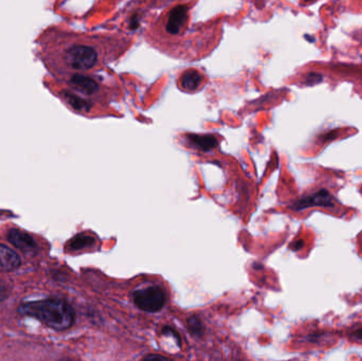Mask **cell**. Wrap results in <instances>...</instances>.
<instances>
[{
  "mask_svg": "<svg viewBox=\"0 0 362 361\" xmlns=\"http://www.w3.org/2000/svg\"><path fill=\"white\" fill-rule=\"evenodd\" d=\"M144 360H165L167 358L163 357V356H158V355H150L146 356Z\"/></svg>",
  "mask_w": 362,
  "mask_h": 361,
  "instance_id": "cell-17",
  "label": "cell"
},
{
  "mask_svg": "<svg viewBox=\"0 0 362 361\" xmlns=\"http://www.w3.org/2000/svg\"><path fill=\"white\" fill-rule=\"evenodd\" d=\"M322 81V76L318 73H310L306 78V82L308 85L318 84L319 82Z\"/></svg>",
  "mask_w": 362,
  "mask_h": 361,
  "instance_id": "cell-13",
  "label": "cell"
},
{
  "mask_svg": "<svg viewBox=\"0 0 362 361\" xmlns=\"http://www.w3.org/2000/svg\"><path fill=\"white\" fill-rule=\"evenodd\" d=\"M335 199L333 195L327 190H321L296 201L293 206H291V209L296 210V211H301V210L312 207H322L329 209V208H335Z\"/></svg>",
  "mask_w": 362,
  "mask_h": 361,
  "instance_id": "cell-7",
  "label": "cell"
},
{
  "mask_svg": "<svg viewBox=\"0 0 362 361\" xmlns=\"http://www.w3.org/2000/svg\"><path fill=\"white\" fill-rule=\"evenodd\" d=\"M187 138L192 146L200 150H210L217 146V140L213 136L189 134Z\"/></svg>",
  "mask_w": 362,
  "mask_h": 361,
  "instance_id": "cell-10",
  "label": "cell"
},
{
  "mask_svg": "<svg viewBox=\"0 0 362 361\" xmlns=\"http://www.w3.org/2000/svg\"><path fill=\"white\" fill-rule=\"evenodd\" d=\"M208 78L206 74L197 68H187L181 71L177 76L178 88L182 93H189V95L202 90Z\"/></svg>",
  "mask_w": 362,
  "mask_h": 361,
  "instance_id": "cell-6",
  "label": "cell"
},
{
  "mask_svg": "<svg viewBox=\"0 0 362 361\" xmlns=\"http://www.w3.org/2000/svg\"><path fill=\"white\" fill-rule=\"evenodd\" d=\"M353 338L357 339V341H362V329H359V330L355 331L352 334Z\"/></svg>",
  "mask_w": 362,
  "mask_h": 361,
  "instance_id": "cell-16",
  "label": "cell"
},
{
  "mask_svg": "<svg viewBox=\"0 0 362 361\" xmlns=\"http://www.w3.org/2000/svg\"><path fill=\"white\" fill-rule=\"evenodd\" d=\"M8 297V286L6 285V284L2 283L1 281H0V302H2V301L6 300V298Z\"/></svg>",
  "mask_w": 362,
  "mask_h": 361,
  "instance_id": "cell-14",
  "label": "cell"
},
{
  "mask_svg": "<svg viewBox=\"0 0 362 361\" xmlns=\"http://www.w3.org/2000/svg\"><path fill=\"white\" fill-rule=\"evenodd\" d=\"M136 307L148 313H156L163 309L167 302V294L158 286H148L133 292Z\"/></svg>",
  "mask_w": 362,
  "mask_h": 361,
  "instance_id": "cell-5",
  "label": "cell"
},
{
  "mask_svg": "<svg viewBox=\"0 0 362 361\" xmlns=\"http://www.w3.org/2000/svg\"><path fill=\"white\" fill-rule=\"evenodd\" d=\"M95 239L90 235H78L69 242V249L72 251L85 249L95 245Z\"/></svg>",
  "mask_w": 362,
  "mask_h": 361,
  "instance_id": "cell-11",
  "label": "cell"
},
{
  "mask_svg": "<svg viewBox=\"0 0 362 361\" xmlns=\"http://www.w3.org/2000/svg\"><path fill=\"white\" fill-rule=\"evenodd\" d=\"M21 265V260L16 252L0 244V273H10Z\"/></svg>",
  "mask_w": 362,
  "mask_h": 361,
  "instance_id": "cell-9",
  "label": "cell"
},
{
  "mask_svg": "<svg viewBox=\"0 0 362 361\" xmlns=\"http://www.w3.org/2000/svg\"><path fill=\"white\" fill-rule=\"evenodd\" d=\"M189 331L193 336L202 337L204 334V326L202 324V320L197 316H192L189 318Z\"/></svg>",
  "mask_w": 362,
  "mask_h": 361,
  "instance_id": "cell-12",
  "label": "cell"
},
{
  "mask_svg": "<svg viewBox=\"0 0 362 361\" xmlns=\"http://www.w3.org/2000/svg\"><path fill=\"white\" fill-rule=\"evenodd\" d=\"M57 81L49 82V88L68 107L82 114H89L107 105L110 100L118 99L120 91L116 86L104 82L93 73H76L53 76Z\"/></svg>",
  "mask_w": 362,
  "mask_h": 361,
  "instance_id": "cell-3",
  "label": "cell"
},
{
  "mask_svg": "<svg viewBox=\"0 0 362 361\" xmlns=\"http://www.w3.org/2000/svg\"><path fill=\"white\" fill-rule=\"evenodd\" d=\"M8 241L17 249L27 254H36L37 252V244L34 241L33 237H30L28 233L17 229H11L6 235Z\"/></svg>",
  "mask_w": 362,
  "mask_h": 361,
  "instance_id": "cell-8",
  "label": "cell"
},
{
  "mask_svg": "<svg viewBox=\"0 0 362 361\" xmlns=\"http://www.w3.org/2000/svg\"><path fill=\"white\" fill-rule=\"evenodd\" d=\"M304 246V242L297 241L291 246V249L295 250V251H299L300 249H302V247Z\"/></svg>",
  "mask_w": 362,
  "mask_h": 361,
  "instance_id": "cell-15",
  "label": "cell"
},
{
  "mask_svg": "<svg viewBox=\"0 0 362 361\" xmlns=\"http://www.w3.org/2000/svg\"><path fill=\"white\" fill-rule=\"evenodd\" d=\"M195 4V0H173L146 20V42L174 59L195 61L209 54L221 42V21L191 25Z\"/></svg>",
  "mask_w": 362,
  "mask_h": 361,
  "instance_id": "cell-2",
  "label": "cell"
},
{
  "mask_svg": "<svg viewBox=\"0 0 362 361\" xmlns=\"http://www.w3.org/2000/svg\"><path fill=\"white\" fill-rule=\"evenodd\" d=\"M19 315L32 317L55 331H65L71 328L76 319V313L71 305L61 299H46L23 303L19 307Z\"/></svg>",
  "mask_w": 362,
  "mask_h": 361,
  "instance_id": "cell-4",
  "label": "cell"
},
{
  "mask_svg": "<svg viewBox=\"0 0 362 361\" xmlns=\"http://www.w3.org/2000/svg\"><path fill=\"white\" fill-rule=\"evenodd\" d=\"M134 37L123 33L87 34L51 27L40 34L36 54L53 76L95 73L129 50Z\"/></svg>",
  "mask_w": 362,
  "mask_h": 361,
  "instance_id": "cell-1",
  "label": "cell"
}]
</instances>
